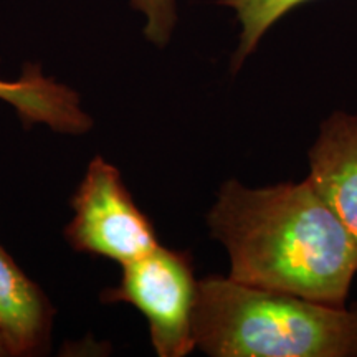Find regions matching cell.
<instances>
[{
  "label": "cell",
  "instance_id": "obj_1",
  "mask_svg": "<svg viewBox=\"0 0 357 357\" xmlns=\"http://www.w3.org/2000/svg\"><path fill=\"white\" fill-rule=\"evenodd\" d=\"M230 257V278L344 306L357 275V242L307 178L265 189L223 182L207 215Z\"/></svg>",
  "mask_w": 357,
  "mask_h": 357
},
{
  "label": "cell",
  "instance_id": "obj_2",
  "mask_svg": "<svg viewBox=\"0 0 357 357\" xmlns=\"http://www.w3.org/2000/svg\"><path fill=\"white\" fill-rule=\"evenodd\" d=\"M195 347L212 357H357V305L331 306L230 276L199 281Z\"/></svg>",
  "mask_w": 357,
  "mask_h": 357
},
{
  "label": "cell",
  "instance_id": "obj_3",
  "mask_svg": "<svg viewBox=\"0 0 357 357\" xmlns=\"http://www.w3.org/2000/svg\"><path fill=\"white\" fill-rule=\"evenodd\" d=\"M121 266L118 287L105 289L101 301L128 303L141 311L158 356H189L195 349L192 323L199 287L192 257L158 245Z\"/></svg>",
  "mask_w": 357,
  "mask_h": 357
},
{
  "label": "cell",
  "instance_id": "obj_4",
  "mask_svg": "<svg viewBox=\"0 0 357 357\" xmlns=\"http://www.w3.org/2000/svg\"><path fill=\"white\" fill-rule=\"evenodd\" d=\"M71 208L73 218L63 234L79 253L124 265L160 245L154 225L134 202L121 172L101 155L88 164Z\"/></svg>",
  "mask_w": 357,
  "mask_h": 357
},
{
  "label": "cell",
  "instance_id": "obj_5",
  "mask_svg": "<svg viewBox=\"0 0 357 357\" xmlns=\"http://www.w3.org/2000/svg\"><path fill=\"white\" fill-rule=\"evenodd\" d=\"M307 158V181L357 242V114L328 116Z\"/></svg>",
  "mask_w": 357,
  "mask_h": 357
},
{
  "label": "cell",
  "instance_id": "obj_6",
  "mask_svg": "<svg viewBox=\"0 0 357 357\" xmlns=\"http://www.w3.org/2000/svg\"><path fill=\"white\" fill-rule=\"evenodd\" d=\"M55 307L0 245V336L10 356H40L52 341Z\"/></svg>",
  "mask_w": 357,
  "mask_h": 357
},
{
  "label": "cell",
  "instance_id": "obj_7",
  "mask_svg": "<svg viewBox=\"0 0 357 357\" xmlns=\"http://www.w3.org/2000/svg\"><path fill=\"white\" fill-rule=\"evenodd\" d=\"M307 2L311 0H217V3L235 12L242 26L238 47L231 56V73L242 68L245 60L257 50L260 40L276 22Z\"/></svg>",
  "mask_w": 357,
  "mask_h": 357
},
{
  "label": "cell",
  "instance_id": "obj_8",
  "mask_svg": "<svg viewBox=\"0 0 357 357\" xmlns=\"http://www.w3.org/2000/svg\"><path fill=\"white\" fill-rule=\"evenodd\" d=\"M131 8L146 17L144 37L155 47L164 48L177 24L176 0H129Z\"/></svg>",
  "mask_w": 357,
  "mask_h": 357
},
{
  "label": "cell",
  "instance_id": "obj_9",
  "mask_svg": "<svg viewBox=\"0 0 357 357\" xmlns=\"http://www.w3.org/2000/svg\"><path fill=\"white\" fill-rule=\"evenodd\" d=\"M6 356H10V354H8L6 341H3L2 336H0V357H6Z\"/></svg>",
  "mask_w": 357,
  "mask_h": 357
}]
</instances>
